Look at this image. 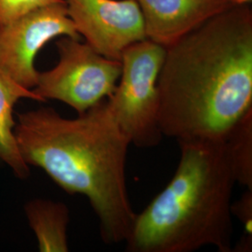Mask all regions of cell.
Segmentation results:
<instances>
[{
    "label": "cell",
    "instance_id": "30bf717a",
    "mask_svg": "<svg viewBox=\"0 0 252 252\" xmlns=\"http://www.w3.org/2000/svg\"><path fill=\"white\" fill-rule=\"evenodd\" d=\"M26 213L29 225L36 234L39 252L69 251L67 241L69 210L63 203L35 199L27 203Z\"/></svg>",
    "mask_w": 252,
    "mask_h": 252
},
{
    "label": "cell",
    "instance_id": "8fae6325",
    "mask_svg": "<svg viewBox=\"0 0 252 252\" xmlns=\"http://www.w3.org/2000/svg\"><path fill=\"white\" fill-rule=\"evenodd\" d=\"M222 142L235 182L252 189V109L233 126Z\"/></svg>",
    "mask_w": 252,
    "mask_h": 252
},
{
    "label": "cell",
    "instance_id": "5b68a950",
    "mask_svg": "<svg viewBox=\"0 0 252 252\" xmlns=\"http://www.w3.org/2000/svg\"><path fill=\"white\" fill-rule=\"evenodd\" d=\"M56 46L58 63L38 73L33 89L43 102L61 101L79 115L113 94L121 76V61L105 57L86 42L68 36H62Z\"/></svg>",
    "mask_w": 252,
    "mask_h": 252
},
{
    "label": "cell",
    "instance_id": "9c48e42d",
    "mask_svg": "<svg viewBox=\"0 0 252 252\" xmlns=\"http://www.w3.org/2000/svg\"><path fill=\"white\" fill-rule=\"evenodd\" d=\"M43 102L33 90L21 86L0 68V160L20 178L29 176V165L23 159L16 141L13 109L19 100Z\"/></svg>",
    "mask_w": 252,
    "mask_h": 252
},
{
    "label": "cell",
    "instance_id": "5bb4252c",
    "mask_svg": "<svg viewBox=\"0 0 252 252\" xmlns=\"http://www.w3.org/2000/svg\"><path fill=\"white\" fill-rule=\"evenodd\" d=\"M234 4H249L252 0H232Z\"/></svg>",
    "mask_w": 252,
    "mask_h": 252
},
{
    "label": "cell",
    "instance_id": "52a82bcc",
    "mask_svg": "<svg viewBox=\"0 0 252 252\" xmlns=\"http://www.w3.org/2000/svg\"><path fill=\"white\" fill-rule=\"evenodd\" d=\"M80 36L98 54L119 60L128 46L147 38L135 0H64Z\"/></svg>",
    "mask_w": 252,
    "mask_h": 252
},
{
    "label": "cell",
    "instance_id": "ba28073f",
    "mask_svg": "<svg viewBox=\"0 0 252 252\" xmlns=\"http://www.w3.org/2000/svg\"><path fill=\"white\" fill-rule=\"evenodd\" d=\"M147 38L171 45L191 30L234 4L232 0H135Z\"/></svg>",
    "mask_w": 252,
    "mask_h": 252
},
{
    "label": "cell",
    "instance_id": "7c38bea8",
    "mask_svg": "<svg viewBox=\"0 0 252 252\" xmlns=\"http://www.w3.org/2000/svg\"><path fill=\"white\" fill-rule=\"evenodd\" d=\"M60 0H0V30L33 9Z\"/></svg>",
    "mask_w": 252,
    "mask_h": 252
},
{
    "label": "cell",
    "instance_id": "3957f363",
    "mask_svg": "<svg viewBox=\"0 0 252 252\" xmlns=\"http://www.w3.org/2000/svg\"><path fill=\"white\" fill-rule=\"evenodd\" d=\"M178 168L135 220L129 252H233L232 194L236 183L222 141H180Z\"/></svg>",
    "mask_w": 252,
    "mask_h": 252
},
{
    "label": "cell",
    "instance_id": "8992f818",
    "mask_svg": "<svg viewBox=\"0 0 252 252\" xmlns=\"http://www.w3.org/2000/svg\"><path fill=\"white\" fill-rule=\"evenodd\" d=\"M80 39L64 0L33 9L0 30V68L21 86L33 90L36 54L52 39Z\"/></svg>",
    "mask_w": 252,
    "mask_h": 252
},
{
    "label": "cell",
    "instance_id": "4fadbf2b",
    "mask_svg": "<svg viewBox=\"0 0 252 252\" xmlns=\"http://www.w3.org/2000/svg\"><path fill=\"white\" fill-rule=\"evenodd\" d=\"M231 212L243 224L245 234L241 239L252 243V189H247L240 198L232 203Z\"/></svg>",
    "mask_w": 252,
    "mask_h": 252
},
{
    "label": "cell",
    "instance_id": "7a4b0ae2",
    "mask_svg": "<svg viewBox=\"0 0 252 252\" xmlns=\"http://www.w3.org/2000/svg\"><path fill=\"white\" fill-rule=\"evenodd\" d=\"M14 133L28 165L41 168L66 192L88 198L105 243L126 241L136 214L126 185L131 142L107 100L75 119L51 108L20 113Z\"/></svg>",
    "mask_w": 252,
    "mask_h": 252
},
{
    "label": "cell",
    "instance_id": "277c9868",
    "mask_svg": "<svg viewBox=\"0 0 252 252\" xmlns=\"http://www.w3.org/2000/svg\"><path fill=\"white\" fill-rule=\"evenodd\" d=\"M165 48L149 38L128 46L121 56L122 71L108 108L131 145L153 148L161 143L158 77Z\"/></svg>",
    "mask_w": 252,
    "mask_h": 252
},
{
    "label": "cell",
    "instance_id": "6da1fadb",
    "mask_svg": "<svg viewBox=\"0 0 252 252\" xmlns=\"http://www.w3.org/2000/svg\"><path fill=\"white\" fill-rule=\"evenodd\" d=\"M162 135L222 141L252 109V9L233 4L165 48L158 77Z\"/></svg>",
    "mask_w": 252,
    "mask_h": 252
}]
</instances>
